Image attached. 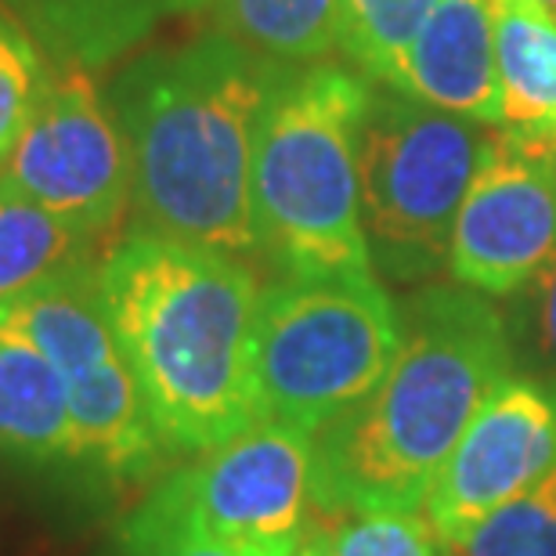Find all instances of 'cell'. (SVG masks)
<instances>
[{
    "mask_svg": "<svg viewBox=\"0 0 556 556\" xmlns=\"http://www.w3.org/2000/svg\"><path fill=\"white\" fill-rule=\"evenodd\" d=\"M275 70L217 29L116 65L105 91L130 149V231L257 257L253 141Z\"/></svg>",
    "mask_w": 556,
    "mask_h": 556,
    "instance_id": "6da1fadb",
    "label": "cell"
},
{
    "mask_svg": "<svg viewBox=\"0 0 556 556\" xmlns=\"http://www.w3.org/2000/svg\"><path fill=\"white\" fill-rule=\"evenodd\" d=\"M402 343L380 387L315 433V514H416L484 397L517 369L506 315L459 282L397 307Z\"/></svg>",
    "mask_w": 556,
    "mask_h": 556,
    "instance_id": "7a4b0ae2",
    "label": "cell"
},
{
    "mask_svg": "<svg viewBox=\"0 0 556 556\" xmlns=\"http://www.w3.org/2000/svg\"><path fill=\"white\" fill-rule=\"evenodd\" d=\"M98 282L166 455H203L257 422L261 282L247 261L127 231Z\"/></svg>",
    "mask_w": 556,
    "mask_h": 556,
    "instance_id": "3957f363",
    "label": "cell"
},
{
    "mask_svg": "<svg viewBox=\"0 0 556 556\" xmlns=\"http://www.w3.org/2000/svg\"><path fill=\"white\" fill-rule=\"evenodd\" d=\"M372 80L354 65H278L253 141L257 257L275 278H372L358 144Z\"/></svg>",
    "mask_w": 556,
    "mask_h": 556,
    "instance_id": "277c9868",
    "label": "cell"
},
{
    "mask_svg": "<svg viewBox=\"0 0 556 556\" xmlns=\"http://www.w3.org/2000/svg\"><path fill=\"white\" fill-rule=\"evenodd\" d=\"M402 315L380 278H275L253 337L257 419L318 433L391 369Z\"/></svg>",
    "mask_w": 556,
    "mask_h": 556,
    "instance_id": "5b68a950",
    "label": "cell"
},
{
    "mask_svg": "<svg viewBox=\"0 0 556 556\" xmlns=\"http://www.w3.org/2000/svg\"><path fill=\"white\" fill-rule=\"evenodd\" d=\"M481 130L397 87L372 84L362 124V225L372 264L402 286L448 268L452 231L481 160Z\"/></svg>",
    "mask_w": 556,
    "mask_h": 556,
    "instance_id": "8992f818",
    "label": "cell"
},
{
    "mask_svg": "<svg viewBox=\"0 0 556 556\" xmlns=\"http://www.w3.org/2000/svg\"><path fill=\"white\" fill-rule=\"evenodd\" d=\"M98 264H80L0 311L48 354L70 391L73 470L105 492L149 484L170 459L119 351Z\"/></svg>",
    "mask_w": 556,
    "mask_h": 556,
    "instance_id": "52a82bcc",
    "label": "cell"
},
{
    "mask_svg": "<svg viewBox=\"0 0 556 556\" xmlns=\"http://www.w3.org/2000/svg\"><path fill=\"white\" fill-rule=\"evenodd\" d=\"M315 433L257 419L163 473L124 517L130 535H199L242 556H293L315 509Z\"/></svg>",
    "mask_w": 556,
    "mask_h": 556,
    "instance_id": "ba28073f",
    "label": "cell"
},
{
    "mask_svg": "<svg viewBox=\"0 0 556 556\" xmlns=\"http://www.w3.org/2000/svg\"><path fill=\"white\" fill-rule=\"evenodd\" d=\"M0 188L94 242L130 214V149L98 73L51 62L40 102L0 166Z\"/></svg>",
    "mask_w": 556,
    "mask_h": 556,
    "instance_id": "9c48e42d",
    "label": "cell"
},
{
    "mask_svg": "<svg viewBox=\"0 0 556 556\" xmlns=\"http://www.w3.org/2000/svg\"><path fill=\"white\" fill-rule=\"evenodd\" d=\"M556 257V155L492 135L481 144L448 250V271L484 296H514Z\"/></svg>",
    "mask_w": 556,
    "mask_h": 556,
    "instance_id": "30bf717a",
    "label": "cell"
},
{
    "mask_svg": "<svg viewBox=\"0 0 556 556\" xmlns=\"http://www.w3.org/2000/svg\"><path fill=\"white\" fill-rule=\"evenodd\" d=\"M556 470V380L509 372L455 444L433 481L422 520L444 549L498 506L514 503Z\"/></svg>",
    "mask_w": 556,
    "mask_h": 556,
    "instance_id": "8fae6325",
    "label": "cell"
},
{
    "mask_svg": "<svg viewBox=\"0 0 556 556\" xmlns=\"http://www.w3.org/2000/svg\"><path fill=\"white\" fill-rule=\"evenodd\" d=\"M498 0H438L405 51L394 87L477 127H498Z\"/></svg>",
    "mask_w": 556,
    "mask_h": 556,
    "instance_id": "7c38bea8",
    "label": "cell"
},
{
    "mask_svg": "<svg viewBox=\"0 0 556 556\" xmlns=\"http://www.w3.org/2000/svg\"><path fill=\"white\" fill-rule=\"evenodd\" d=\"M54 65L105 73L206 0H0Z\"/></svg>",
    "mask_w": 556,
    "mask_h": 556,
    "instance_id": "4fadbf2b",
    "label": "cell"
},
{
    "mask_svg": "<svg viewBox=\"0 0 556 556\" xmlns=\"http://www.w3.org/2000/svg\"><path fill=\"white\" fill-rule=\"evenodd\" d=\"M0 459L33 470L73 466L70 391L51 358L0 318Z\"/></svg>",
    "mask_w": 556,
    "mask_h": 556,
    "instance_id": "5bb4252c",
    "label": "cell"
},
{
    "mask_svg": "<svg viewBox=\"0 0 556 556\" xmlns=\"http://www.w3.org/2000/svg\"><path fill=\"white\" fill-rule=\"evenodd\" d=\"M498 127L525 141L556 138V15L539 0L495 4Z\"/></svg>",
    "mask_w": 556,
    "mask_h": 556,
    "instance_id": "9a60e30c",
    "label": "cell"
},
{
    "mask_svg": "<svg viewBox=\"0 0 556 556\" xmlns=\"http://www.w3.org/2000/svg\"><path fill=\"white\" fill-rule=\"evenodd\" d=\"M214 29L271 65H315L340 48V0H206Z\"/></svg>",
    "mask_w": 556,
    "mask_h": 556,
    "instance_id": "2e32d148",
    "label": "cell"
},
{
    "mask_svg": "<svg viewBox=\"0 0 556 556\" xmlns=\"http://www.w3.org/2000/svg\"><path fill=\"white\" fill-rule=\"evenodd\" d=\"M91 261L94 239L0 188V311Z\"/></svg>",
    "mask_w": 556,
    "mask_h": 556,
    "instance_id": "e0dca14e",
    "label": "cell"
},
{
    "mask_svg": "<svg viewBox=\"0 0 556 556\" xmlns=\"http://www.w3.org/2000/svg\"><path fill=\"white\" fill-rule=\"evenodd\" d=\"M438 0H340V51L372 84L394 87L405 51Z\"/></svg>",
    "mask_w": 556,
    "mask_h": 556,
    "instance_id": "ac0fdd59",
    "label": "cell"
},
{
    "mask_svg": "<svg viewBox=\"0 0 556 556\" xmlns=\"http://www.w3.org/2000/svg\"><path fill=\"white\" fill-rule=\"evenodd\" d=\"M452 556H556V470L531 492L488 514Z\"/></svg>",
    "mask_w": 556,
    "mask_h": 556,
    "instance_id": "d6986e66",
    "label": "cell"
},
{
    "mask_svg": "<svg viewBox=\"0 0 556 556\" xmlns=\"http://www.w3.org/2000/svg\"><path fill=\"white\" fill-rule=\"evenodd\" d=\"M48 54L0 4V166L8 163L22 127L29 124L43 84H48Z\"/></svg>",
    "mask_w": 556,
    "mask_h": 556,
    "instance_id": "ffe728a7",
    "label": "cell"
},
{
    "mask_svg": "<svg viewBox=\"0 0 556 556\" xmlns=\"http://www.w3.org/2000/svg\"><path fill=\"white\" fill-rule=\"evenodd\" d=\"M332 528V556H448L416 514H348Z\"/></svg>",
    "mask_w": 556,
    "mask_h": 556,
    "instance_id": "44dd1931",
    "label": "cell"
},
{
    "mask_svg": "<svg viewBox=\"0 0 556 556\" xmlns=\"http://www.w3.org/2000/svg\"><path fill=\"white\" fill-rule=\"evenodd\" d=\"M506 326L514 354L525 351L535 372L556 380V257L520 293H514Z\"/></svg>",
    "mask_w": 556,
    "mask_h": 556,
    "instance_id": "7402d4cb",
    "label": "cell"
},
{
    "mask_svg": "<svg viewBox=\"0 0 556 556\" xmlns=\"http://www.w3.org/2000/svg\"><path fill=\"white\" fill-rule=\"evenodd\" d=\"M116 553L119 556H242L220 542L199 539V535H130L116 531Z\"/></svg>",
    "mask_w": 556,
    "mask_h": 556,
    "instance_id": "603a6c76",
    "label": "cell"
},
{
    "mask_svg": "<svg viewBox=\"0 0 556 556\" xmlns=\"http://www.w3.org/2000/svg\"><path fill=\"white\" fill-rule=\"evenodd\" d=\"M293 556H332V528L326 520H315V525H307L304 539H300V546Z\"/></svg>",
    "mask_w": 556,
    "mask_h": 556,
    "instance_id": "cb8c5ba5",
    "label": "cell"
},
{
    "mask_svg": "<svg viewBox=\"0 0 556 556\" xmlns=\"http://www.w3.org/2000/svg\"><path fill=\"white\" fill-rule=\"evenodd\" d=\"M535 144H542V149H546V152H553V155H556V138H549V141H535Z\"/></svg>",
    "mask_w": 556,
    "mask_h": 556,
    "instance_id": "d4e9b609",
    "label": "cell"
},
{
    "mask_svg": "<svg viewBox=\"0 0 556 556\" xmlns=\"http://www.w3.org/2000/svg\"><path fill=\"white\" fill-rule=\"evenodd\" d=\"M539 4H542V8H549L553 15H556V0H539Z\"/></svg>",
    "mask_w": 556,
    "mask_h": 556,
    "instance_id": "484cf974",
    "label": "cell"
},
{
    "mask_svg": "<svg viewBox=\"0 0 556 556\" xmlns=\"http://www.w3.org/2000/svg\"><path fill=\"white\" fill-rule=\"evenodd\" d=\"M448 556H452V553H448Z\"/></svg>",
    "mask_w": 556,
    "mask_h": 556,
    "instance_id": "4316f807",
    "label": "cell"
}]
</instances>
